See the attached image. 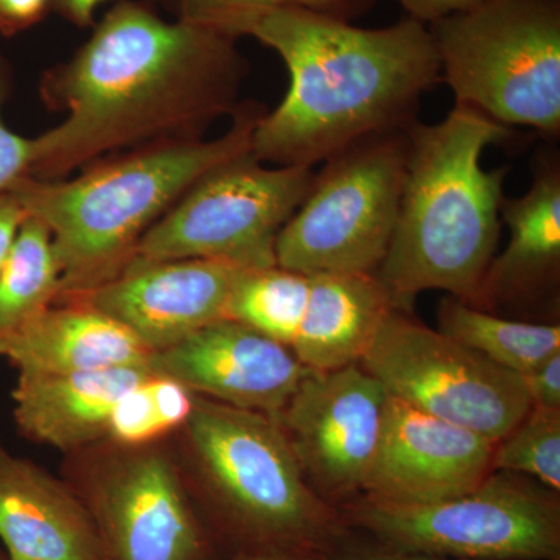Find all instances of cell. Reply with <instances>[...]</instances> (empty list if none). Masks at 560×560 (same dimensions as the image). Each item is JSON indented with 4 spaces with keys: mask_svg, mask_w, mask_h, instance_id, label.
<instances>
[{
    "mask_svg": "<svg viewBox=\"0 0 560 560\" xmlns=\"http://www.w3.org/2000/svg\"><path fill=\"white\" fill-rule=\"evenodd\" d=\"M408 18L430 25L452 14L474 9L482 0H397Z\"/></svg>",
    "mask_w": 560,
    "mask_h": 560,
    "instance_id": "f546056e",
    "label": "cell"
},
{
    "mask_svg": "<svg viewBox=\"0 0 560 560\" xmlns=\"http://www.w3.org/2000/svg\"><path fill=\"white\" fill-rule=\"evenodd\" d=\"M522 377L530 407L560 410V352Z\"/></svg>",
    "mask_w": 560,
    "mask_h": 560,
    "instance_id": "83f0119b",
    "label": "cell"
},
{
    "mask_svg": "<svg viewBox=\"0 0 560 560\" xmlns=\"http://www.w3.org/2000/svg\"><path fill=\"white\" fill-rule=\"evenodd\" d=\"M0 540L9 560H106L90 508L2 441Z\"/></svg>",
    "mask_w": 560,
    "mask_h": 560,
    "instance_id": "2e32d148",
    "label": "cell"
},
{
    "mask_svg": "<svg viewBox=\"0 0 560 560\" xmlns=\"http://www.w3.org/2000/svg\"><path fill=\"white\" fill-rule=\"evenodd\" d=\"M311 167H267L250 151L217 165L139 242L130 264L202 259L276 267V242L311 190Z\"/></svg>",
    "mask_w": 560,
    "mask_h": 560,
    "instance_id": "ba28073f",
    "label": "cell"
},
{
    "mask_svg": "<svg viewBox=\"0 0 560 560\" xmlns=\"http://www.w3.org/2000/svg\"><path fill=\"white\" fill-rule=\"evenodd\" d=\"M232 560H318V558L308 555V552L260 551L256 555L242 556V558Z\"/></svg>",
    "mask_w": 560,
    "mask_h": 560,
    "instance_id": "836d02e7",
    "label": "cell"
},
{
    "mask_svg": "<svg viewBox=\"0 0 560 560\" xmlns=\"http://www.w3.org/2000/svg\"><path fill=\"white\" fill-rule=\"evenodd\" d=\"M311 294V276L278 265L245 270L228 302L226 318L238 320L291 349L300 334Z\"/></svg>",
    "mask_w": 560,
    "mask_h": 560,
    "instance_id": "603a6c76",
    "label": "cell"
},
{
    "mask_svg": "<svg viewBox=\"0 0 560 560\" xmlns=\"http://www.w3.org/2000/svg\"><path fill=\"white\" fill-rule=\"evenodd\" d=\"M151 350L119 320L86 302H57L0 338L18 375L75 374L149 364Z\"/></svg>",
    "mask_w": 560,
    "mask_h": 560,
    "instance_id": "ac0fdd59",
    "label": "cell"
},
{
    "mask_svg": "<svg viewBox=\"0 0 560 560\" xmlns=\"http://www.w3.org/2000/svg\"><path fill=\"white\" fill-rule=\"evenodd\" d=\"M149 366L194 394L272 419L311 372L282 342L228 318L151 353Z\"/></svg>",
    "mask_w": 560,
    "mask_h": 560,
    "instance_id": "7c38bea8",
    "label": "cell"
},
{
    "mask_svg": "<svg viewBox=\"0 0 560 560\" xmlns=\"http://www.w3.org/2000/svg\"><path fill=\"white\" fill-rule=\"evenodd\" d=\"M243 36L285 62L290 84L261 116L250 154L280 167H315L368 136L407 130L423 95L441 83L429 27L405 16L382 28L301 9L268 11Z\"/></svg>",
    "mask_w": 560,
    "mask_h": 560,
    "instance_id": "7a4b0ae2",
    "label": "cell"
},
{
    "mask_svg": "<svg viewBox=\"0 0 560 560\" xmlns=\"http://www.w3.org/2000/svg\"><path fill=\"white\" fill-rule=\"evenodd\" d=\"M533 180L521 197L503 198L501 223L510 228V242L493 257L482 279L475 307L539 302L555 294L560 272V154L537 151Z\"/></svg>",
    "mask_w": 560,
    "mask_h": 560,
    "instance_id": "e0dca14e",
    "label": "cell"
},
{
    "mask_svg": "<svg viewBox=\"0 0 560 560\" xmlns=\"http://www.w3.org/2000/svg\"><path fill=\"white\" fill-rule=\"evenodd\" d=\"M158 10L167 11L172 20L205 25L243 38L248 24L268 11L301 9L352 22L363 16L377 0H150Z\"/></svg>",
    "mask_w": 560,
    "mask_h": 560,
    "instance_id": "cb8c5ba5",
    "label": "cell"
},
{
    "mask_svg": "<svg viewBox=\"0 0 560 560\" xmlns=\"http://www.w3.org/2000/svg\"><path fill=\"white\" fill-rule=\"evenodd\" d=\"M237 40L165 20L150 0H117L90 39L40 77V101L65 119L33 138L31 176L68 178L121 151L205 139L241 106L249 65Z\"/></svg>",
    "mask_w": 560,
    "mask_h": 560,
    "instance_id": "6da1fadb",
    "label": "cell"
},
{
    "mask_svg": "<svg viewBox=\"0 0 560 560\" xmlns=\"http://www.w3.org/2000/svg\"><path fill=\"white\" fill-rule=\"evenodd\" d=\"M150 375L125 393L110 412L106 436L117 444L140 447L168 433L150 390Z\"/></svg>",
    "mask_w": 560,
    "mask_h": 560,
    "instance_id": "484cf974",
    "label": "cell"
},
{
    "mask_svg": "<svg viewBox=\"0 0 560 560\" xmlns=\"http://www.w3.org/2000/svg\"><path fill=\"white\" fill-rule=\"evenodd\" d=\"M184 427L228 521L245 539L268 551L335 552L340 523L305 485L275 419L195 399Z\"/></svg>",
    "mask_w": 560,
    "mask_h": 560,
    "instance_id": "5b68a950",
    "label": "cell"
},
{
    "mask_svg": "<svg viewBox=\"0 0 560 560\" xmlns=\"http://www.w3.org/2000/svg\"><path fill=\"white\" fill-rule=\"evenodd\" d=\"M495 442L389 396L370 499L433 503L480 486L492 470Z\"/></svg>",
    "mask_w": 560,
    "mask_h": 560,
    "instance_id": "5bb4252c",
    "label": "cell"
},
{
    "mask_svg": "<svg viewBox=\"0 0 560 560\" xmlns=\"http://www.w3.org/2000/svg\"><path fill=\"white\" fill-rule=\"evenodd\" d=\"M456 105L560 136V0H482L427 25Z\"/></svg>",
    "mask_w": 560,
    "mask_h": 560,
    "instance_id": "8992f818",
    "label": "cell"
},
{
    "mask_svg": "<svg viewBox=\"0 0 560 560\" xmlns=\"http://www.w3.org/2000/svg\"><path fill=\"white\" fill-rule=\"evenodd\" d=\"M57 0H0V35L11 38L35 27L55 10Z\"/></svg>",
    "mask_w": 560,
    "mask_h": 560,
    "instance_id": "f1b7e54d",
    "label": "cell"
},
{
    "mask_svg": "<svg viewBox=\"0 0 560 560\" xmlns=\"http://www.w3.org/2000/svg\"><path fill=\"white\" fill-rule=\"evenodd\" d=\"M393 308L375 275L311 276L307 308L291 350L315 372L359 363Z\"/></svg>",
    "mask_w": 560,
    "mask_h": 560,
    "instance_id": "ffe728a7",
    "label": "cell"
},
{
    "mask_svg": "<svg viewBox=\"0 0 560 560\" xmlns=\"http://www.w3.org/2000/svg\"><path fill=\"white\" fill-rule=\"evenodd\" d=\"M334 560H463L451 558H436V556L411 555L386 550L382 547H342L334 552Z\"/></svg>",
    "mask_w": 560,
    "mask_h": 560,
    "instance_id": "1f68e13d",
    "label": "cell"
},
{
    "mask_svg": "<svg viewBox=\"0 0 560 560\" xmlns=\"http://www.w3.org/2000/svg\"><path fill=\"white\" fill-rule=\"evenodd\" d=\"M90 508L106 560H201L205 539L175 467L160 453L124 460Z\"/></svg>",
    "mask_w": 560,
    "mask_h": 560,
    "instance_id": "9a60e30c",
    "label": "cell"
},
{
    "mask_svg": "<svg viewBox=\"0 0 560 560\" xmlns=\"http://www.w3.org/2000/svg\"><path fill=\"white\" fill-rule=\"evenodd\" d=\"M438 330L518 375L560 352L559 324L501 318L453 296L441 302Z\"/></svg>",
    "mask_w": 560,
    "mask_h": 560,
    "instance_id": "44dd1931",
    "label": "cell"
},
{
    "mask_svg": "<svg viewBox=\"0 0 560 560\" xmlns=\"http://www.w3.org/2000/svg\"><path fill=\"white\" fill-rule=\"evenodd\" d=\"M410 160L407 130L378 132L323 162L276 242V264L305 276L377 275Z\"/></svg>",
    "mask_w": 560,
    "mask_h": 560,
    "instance_id": "52a82bcc",
    "label": "cell"
},
{
    "mask_svg": "<svg viewBox=\"0 0 560 560\" xmlns=\"http://www.w3.org/2000/svg\"><path fill=\"white\" fill-rule=\"evenodd\" d=\"M151 372L149 364L75 372L18 375L13 415L28 440L72 451L106 436L110 412L125 393Z\"/></svg>",
    "mask_w": 560,
    "mask_h": 560,
    "instance_id": "d6986e66",
    "label": "cell"
},
{
    "mask_svg": "<svg viewBox=\"0 0 560 560\" xmlns=\"http://www.w3.org/2000/svg\"><path fill=\"white\" fill-rule=\"evenodd\" d=\"M492 469L530 475L551 490L560 489V410L530 407L495 444Z\"/></svg>",
    "mask_w": 560,
    "mask_h": 560,
    "instance_id": "d4e9b609",
    "label": "cell"
},
{
    "mask_svg": "<svg viewBox=\"0 0 560 560\" xmlns=\"http://www.w3.org/2000/svg\"><path fill=\"white\" fill-rule=\"evenodd\" d=\"M349 522L386 550L463 560H560L558 503L510 477L433 503L370 499Z\"/></svg>",
    "mask_w": 560,
    "mask_h": 560,
    "instance_id": "9c48e42d",
    "label": "cell"
},
{
    "mask_svg": "<svg viewBox=\"0 0 560 560\" xmlns=\"http://www.w3.org/2000/svg\"><path fill=\"white\" fill-rule=\"evenodd\" d=\"M110 0H57L55 10L61 18L77 27L94 25L95 13Z\"/></svg>",
    "mask_w": 560,
    "mask_h": 560,
    "instance_id": "d6a6232c",
    "label": "cell"
},
{
    "mask_svg": "<svg viewBox=\"0 0 560 560\" xmlns=\"http://www.w3.org/2000/svg\"><path fill=\"white\" fill-rule=\"evenodd\" d=\"M61 279L49 228L28 215L0 271V338L57 304Z\"/></svg>",
    "mask_w": 560,
    "mask_h": 560,
    "instance_id": "7402d4cb",
    "label": "cell"
},
{
    "mask_svg": "<svg viewBox=\"0 0 560 560\" xmlns=\"http://www.w3.org/2000/svg\"><path fill=\"white\" fill-rule=\"evenodd\" d=\"M359 363L389 396L495 444L530 410L522 375L397 308L382 320Z\"/></svg>",
    "mask_w": 560,
    "mask_h": 560,
    "instance_id": "30bf717a",
    "label": "cell"
},
{
    "mask_svg": "<svg viewBox=\"0 0 560 560\" xmlns=\"http://www.w3.org/2000/svg\"><path fill=\"white\" fill-rule=\"evenodd\" d=\"M389 393L360 363L311 371L276 422L313 480L326 492L366 489L385 429Z\"/></svg>",
    "mask_w": 560,
    "mask_h": 560,
    "instance_id": "8fae6325",
    "label": "cell"
},
{
    "mask_svg": "<svg viewBox=\"0 0 560 560\" xmlns=\"http://www.w3.org/2000/svg\"><path fill=\"white\" fill-rule=\"evenodd\" d=\"M0 560H9V558H7V555H3V552L0 551Z\"/></svg>",
    "mask_w": 560,
    "mask_h": 560,
    "instance_id": "e575fe53",
    "label": "cell"
},
{
    "mask_svg": "<svg viewBox=\"0 0 560 560\" xmlns=\"http://www.w3.org/2000/svg\"><path fill=\"white\" fill-rule=\"evenodd\" d=\"M267 110L259 102H242L220 138L121 151L81 168L73 178H22L9 191L28 215L49 228L62 271L58 301L120 275L143 235L198 179L250 151L254 130Z\"/></svg>",
    "mask_w": 560,
    "mask_h": 560,
    "instance_id": "277c9868",
    "label": "cell"
},
{
    "mask_svg": "<svg viewBox=\"0 0 560 560\" xmlns=\"http://www.w3.org/2000/svg\"><path fill=\"white\" fill-rule=\"evenodd\" d=\"M27 217L28 213L13 194H0V271L9 259L18 232Z\"/></svg>",
    "mask_w": 560,
    "mask_h": 560,
    "instance_id": "4dcf8cb0",
    "label": "cell"
},
{
    "mask_svg": "<svg viewBox=\"0 0 560 560\" xmlns=\"http://www.w3.org/2000/svg\"><path fill=\"white\" fill-rule=\"evenodd\" d=\"M511 128L469 106L438 124L408 128L410 160L388 253L377 271L394 308L411 311L423 291H447L477 305L495 257L508 167H482Z\"/></svg>",
    "mask_w": 560,
    "mask_h": 560,
    "instance_id": "3957f363",
    "label": "cell"
},
{
    "mask_svg": "<svg viewBox=\"0 0 560 560\" xmlns=\"http://www.w3.org/2000/svg\"><path fill=\"white\" fill-rule=\"evenodd\" d=\"M243 271L202 259L128 264L116 278L68 300L86 302L119 320L158 352L226 318L231 291Z\"/></svg>",
    "mask_w": 560,
    "mask_h": 560,
    "instance_id": "4fadbf2b",
    "label": "cell"
},
{
    "mask_svg": "<svg viewBox=\"0 0 560 560\" xmlns=\"http://www.w3.org/2000/svg\"><path fill=\"white\" fill-rule=\"evenodd\" d=\"M13 86V69L0 54V194L9 191L25 176H31L35 139L11 131L3 120L2 109Z\"/></svg>",
    "mask_w": 560,
    "mask_h": 560,
    "instance_id": "4316f807",
    "label": "cell"
}]
</instances>
